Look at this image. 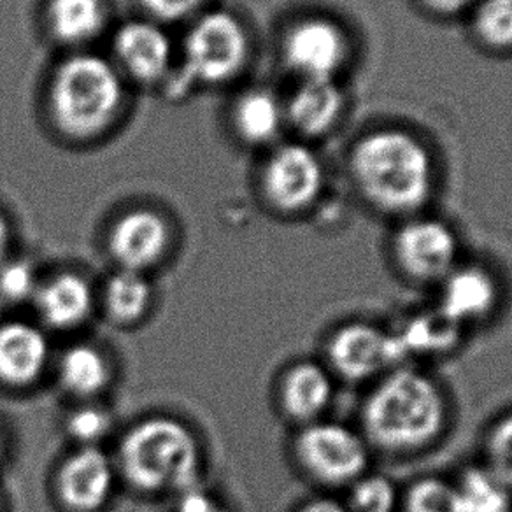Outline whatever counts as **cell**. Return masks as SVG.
<instances>
[{
  "mask_svg": "<svg viewBox=\"0 0 512 512\" xmlns=\"http://www.w3.org/2000/svg\"><path fill=\"white\" fill-rule=\"evenodd\" d=\"M448 425V402L434 377L397 367L374 381L362 406V435L369 446L409 455L434 444Z\"/></svg>",
  "mask_w": 512,
  "mask_h": 512,
  "instance_id": "1",
  "label": "cell"
},
{
  "mask_svg": "<svg viewBox=\"0 0 512 512\" xmlns=\"http://www.w3.org/2000/svg\"><path fill=\"white\" fill-rule=\"evenodd\" d=\"M353 169L367 199L388 213H413L432 192V160L404 132L384 130L365 137L353 153Z\"/></svg>",
  "mask_w": 512,
  "mask_h": 512,
  "instance_id": "2",
  "label": "cell"
},
{
  "mask_svg": "<svg viewBox=\"0 0 512 512\" xmlns=\"http://www.w3.org/2000/svg\"><path fill=\"white\" fill-rule=\"evenodd\" d=\"M199 462L197 439L188 427L171 418L141 421L121 441V472L137 490L148 493H183L192 488Z\"/></svg>",
  "mask_w": 512,
  "mask_h": 512,
  "instance_id": "3",
  "label": "cell"
},
{
  "mask_svg": "<svg viewBox=\"0 0 512 512\" xmlns=\"http://www.w3.org/2000/svg\"><path fill=\"white\" fill-rule=\"evenodd\" d=\"M121 100L120 74L97 55L67 58L51 83V113L72 137L97 136L106 130L120 111Z\"/></svg>",
  "mask_w": 512,
  "mask_h": 512,
  "instance_id": "4",
  "label": "cell"
},
{
  "mask_svg": "<svg viewBox=\"0 0 512 512\" xmlns=\"http://www.w3.org/2000/svg\"><path fill=\"white\" fill-rule=\"evenodd\" d=\"M295 456L313 481L328 488H349L367 474L370 446L362 432L334 421L304 425L295 439Z\"/></svg>",
  "mask_w": 512,
  "mask_h": 512,
  "instance_id": "5",
  "label": "cell"
},
{
  "mask_svg": "<svg viewBox=\"0 0 512 512\" xmlns=\"http://www.w3.org/2000/svg\"><path fill=\"white\" fill-rule=\"evenodd\" d=\"M246 30L228 13L214 11L193 25L183 48L185 83H221L241 71L248 58Z\"/></svg>",
  "mask_w": 512,
  "mask_h": 512,
  "instance_id": "6",
  "label": "cell"
},
{
  "mask_svg": "<svg viewBox=\"0 0 512 512\" xmlns=\"http://www.w3.org/2000/svg\"><path fill=\"white\" fill-rule=\"evenodd\" d=\"M328 370L348 383L377 381L406 365V356L393 330L365 321H349L327 342Z\"/></svg>",
  "mask_w": 512,
  "mask_h": 512,
  "instance_id": "7",
  "label": "cell"
},
{
  "mask_svg": "<svg viewBox=\"0 0 512 512\" xmlns=\"http://www.w3.org/2000/svg\"><path fill=\"white\" fill-rule=\"evenodd\" d=\"M393 258L399 271L420 285H439L458 265V241L442 221H407L393 239Z\"/></svg>",
  "mask_w": 512,
  "mask_h": 512,
  "instance_id": "8",
  "label": "cell"
},
{
  "mask_svg": "<svg viewBox=\"0 0 512 512\" xmlns=\"http://www.w3.org/2000/svg\"><path fill=\"white\" fill-rule=\"evenodd\" d=\"M264 186L269 200L281 211H302L318 199L323 188L320 160L300 144H286L269 158Z\"/></svg>",
  "mask_w": 512,
  "mask_h": 512,
  "instance_id": "9",
  "label": "cell"
},
{
  "mask_svg": "<svg viewBox=\"0 0 512 512\" xmlns=\"http://www.w3.org/2000/svg\"><path fill=\"white\" fill-rule=\"evenodd\" d=\"M500 302V285L483 265H456L439 283L437 309L446 318L465 328L488 320Z\"/></svg>",
  "mask_w": 512,
  "mask_h": 512,
  "instance_id": "10",
  "label": "cell"
},
{
  "mask_svg": "<svg viewBox=\"0 0 512 512\" xmlns=\"http://www.w3.org/2000/svg\"><path fill=\"white\" fill-rule=\"evenodd\" d=\"M171 230L167 221L150 209L123 214L109 235L111 255L121 269L143 272L158 264L169 248Z\"/></svg>",
  "mask_w": 512,
  "mask_h": 512,
  "instance_id": "11",
  "label": "cell"
},
{
  "mask_svg": "<svg viewBox=\"0 0 512 512\" xmlns=\"http://www.w3.org/2000/svg\"><path fill=\"white\" fill-rule=\"evenodd\" d=\"M113 488V462L95 446H85L69 456L58 474L60 498L74 512L99 511Z\"/></svg>",
  "mask_w": 512,
  "mask_h": 512,
  "instance_id": "12",
  "label": "cell"
},
{
  "mask_svg": "<svg viewBox=\"0 0 512 512\" xmlns=\"http://www.w3.org/2000/svg\"><path fill=\"white\" fill-rule=\"evenodd\" d=\"M285 57L304 79L334 78L346 57V39L334 23L307 20L286 37Z\"/></svg>",
  "mask_w": 512,
  "mask_h": 512,
  "instance_id": "13",
  "label": "cell"
},
{
  "mask_svg": "<svg viewBox=\"0 0 512 512\" xmlns=\"http://www.w3.org/2000/svg\"><path fill=\"white\" fill-rule=\"evenodd\" d=\"M114 51L123 69L144 83L165 78L171 67V41L155 23L123 25L114 37Z\"/></svg>",
  "mask_w": 512,
  "mask_h": 512,
  "instance_id": "14",
  "label": "cell"
},
{
  "mask_svg": "<svg viewBox=\"0 0 512 512\" xmlns=\"http://www.w3.org/2000/svg\"><path fill=\"white\" fill-rule=\"evenodd\" d=\"M50 360V342L29 323L11 321L0 327V381L27 386L43 376Z\"/></svg>",
  "mask_w": 512,
  "mask_h": 512,
  "instance_id": "15",
  "label": "cell"
},
{
  "mask_svg": "<svg viewBox=\"0 0 512 512\" xmlns=\"http://www.w3.org/2000/svg\"><path fill=\"white\" fill-rule=\"evenodd\" d=\"M334 376L316 362H299L281 381V406L292 420L309 425L321 420L334 399Z\"/></svg>",
  "mask_w": 512,
  "mask_h": 512,
  "instance_id": "16",
  "label": "cell"
},
{
  "mask_svg": "<svg viewBox=\"0 0 512 512\" xmlns=\"http://www.w3.org/2000/svg\"><path fill=\"white\" fill-rule=\"evenodd\" d=\"M39 314L50 327L67 330L81 325L93 309L90 283L76 272H62L39 286L36 297Z\"/></svg>",
  "mask_w": 512,
  "mask_h": 512,
  "instance_id": "17",
  "label": "cell"
},
{
  "mask_svg": "<svg viewBox=\"0 0 512 512\" xmlns=\"http://www.w3.org/2000/svg\"><path fill=\"white\" fill-rule=\"evenodd\" d=\"M399 339L406 360L446 355L462 341L463 328L446 318L435 307L411 314L402 327L393 330Z\"/></svg>",
  "mask_w": 512,
  "mask_h": 512,
  "instance_id": "18",
  "label": "cell"
},
{
  "mask_svg": "<svg viewBox=\"0 0 512 512\" xmlns=\"http://www.w3.org/2000/svg\"><path fill=\"white\" fill-rule=\"evenodd\" d=\"M341 107L342 93L334 78L304 79L286 107V116L300 132L316 136L334 125Z\"/></svg>",
  "mask_w": 512,
  "mask_h": 512,
  "instance_id": "19",
  "label": "cell"
},
{
  "mask_svg": "<svg viewBox=\"0 0 512 512\" xmlns=\"http://www.w3.org/2000/svg\"><path fill=\"white\" fill-rule=\"evenodd\" d=\"M48 23L58 41L86 43L104 27L106 4L104 0H50Z\"/></svg>",
  "mask_w": 512,
  "mask_h": 512,
  "instance_id": "20",
  "label": "cell"
},
{
  "mask_svg": "<svg viewBox=\"0 0 512 512\" xmlns=\"http://www.w3.org/2000/svg\"><path fill=\"white\" fill-rule=\"evenodd\" d=\"M453 486L456 512H511L512 491L484 465L463 470Z\"/></svg>",
  "mask_w": 512,
  "mask_h": 512,
  "instance_id": "21",
  "label": "cell"
},
{
  "mask_svg": "<svg viewBox=\"0 0 512 512\" xmlns=\"http://www.w3.org/2000/svg\"><path fill=\"white\" fill-rule=\"evenodd\" d=\"M111 369L106 356L90 344H78L65 351L60 360V381L76 397H93L109 383Z\"/></svg>",
  "mask_w": 512,
  "mask_h": 512,
  "instance_id": "22",
  "label": "cell"
},
{
  "mask_svg": "<svg viewBox=\"0 0 512 512\" xmlns=\"http://www.w3.org/2000/svg\"><path fill=\"white\" fill-rule=\"evenodd\" d=\"M285 120L279 100L267 90H253L242 95L234 111L235 128L249 143H269Z\"/></svg>",
  "mask_w": 512,
  "mask_h": 512,
  "instance_id": "23",
  "label": "cell"
},
{
  "mask_svg": "<svg viewBox=\"0 0 512 512\" xmlns=\"http://www.w3.org/2000/svg\"><path fill=\"white\" fill-rule=\"evenodd\" d=\"M107 313L114 320L130 323L143 318L151 304V286L143 272L121 269L107 281L104 290Z\"/></svg>",
  "mask_w": 512,
  "mask_h": 512,
  "instance_id": "24",
  "label": "cell"
},
{
  "mask_svg": "<svg viewBox=\"0 0 512 512\" xmlns=\"http://www.w3.org/2000/svg\"><path fill=\"white\" fill-rule=\"evenodd\" d=\"M344 504L349 512H395L400 505L399 491L388 477L363 474L349 486Z\"/></svg>",
  "mask_w": 512,
  "mask_h": 512,
  "instance_id": "25",
  "label": "cell"
},
{
  "mask_svg": "<svg viewBox=\"0 0 512 512\" xmlns=\"http://www.w3.org/2000/svg\"><path fill=\"white\" fill-rule=\"evenodd\" d=\"M404 512H456L455 486L439 477H423L400 500Z\"/></svg>",
  "mask_w": 512,
  "mask_h": 512,
  "instance_id": "26",
  "label": "cell"
},
{
  "mask_svg": "<svg viewBox=\"0 0 512 512\" xmlns=\"http://www.w3.org/2000/svg\"><path fill=\"white\" fill-rule=\"evenodd\" d=\"M484 467L512 491V413L498 418L484 441Z\"/></svg>",
  "mask_w": 512,
  "mask_h": 512,
  "instance_id": "27",
  "label": "cell"
},
{
  "mask_svg": "<svg viewBox=\"0 0 512 512\" xmlns=\"http://www.w3.org/2000/svg\"><path fill=\"white\" fill-rule=\"evenodd\" d=\"M477 30L491 46H512V0H484L477 13Z\"/></svg>",
  "mask_w": 512,
  "mask_h": 512,
  "instance_id": "28",
  "label": "cell"
},
{
  "mask_svg": "<svg viewBox=\"0 0 512 512\" xmlns=\"http://www.w3.org/2000/svg\"><path fill=\"white\" fill-rule=\"evenodd\" d=\"M111 416L100 407H81L78 411L71 414L67 421V430L76 441L93 446L95 442L104 439L109 430H111Z\"/></svg>",
  "mask_w": 512,
  "mask_h": 512,
  "instance_id": "29",
  "label": "cell"
},
{
  "mask_svg": "<svg viewBox=\"0 0 512 512\" xmlns=\"http://www.w3.org/2000/svg\"><path fill=\"white\" fill-rule=\"evenodd\" d=\"M37 285L36 271L27 262H9L0 269V295L11 302L36 297Z\"/></svg>",
  "mask_w": 512,
  "mask_h": 512,
  "instance_id": "30",
  "label": "cell"
},
{
  "mask_svg": "<svg viewBox=\"0 0 512 512\" xmlns=\"http://www.w3.org/2000/svg\"><path fill=\"white\" fill-rule=\"evenodd\" d=\"M144 9L164 22H176L192 15L204 0H141Z\"/></svg>",
  "mask_w": 512,
  "mask_h": 512,
  "instance_id": "31",
  "label": "cell"
},
{
  "mask_svg": "<svg viewBox=\"0 0 512 512\" xmlns=\"http://www.w3.org/2000/svg\"><path fill=\"white\" fill-rule=\"evenodd\" d=\"M174 512H228L220 500H216L213 495H209L207 491L199 490V488H188L181 493L176 511Z\"/></svg>",
  "mask_w": 512,
  "mask_h": 512,
  "instance_id": "32",
  "label": "cell"
},
{
  "mask_svg": "<svg viewBox=\"0 0 512 512\" xmlns=\"http://www.w3.org/2000/svg\"><path fill=\"white\" fill-rule=\"evenodd\" d=\"M299 512H349L344 502H337L334 498H316L307 502Z\"/></svg>",
  "mask_w": 512,
  "mask_h": 512,
  "instance_id": "33",
  "label": "cell"
},
{
  "mask_svg": "<svg viewBox=\"0 0 512 512\" xmlns=\"http://www.w3.org/2000/svg\"><path fill=\"white\" fill-rule=\"evenodd\" d=\"M11 246V225H9L6 214L0 211V262L8 255Z\"/></svg>",
  "mask_w": 512,
  "mask_h": 512,
  "instance_id": "34",
  "label": "cell"
},
{
  "mask_svg": "<svg viewBox=\"0 0 512 512\" xmlns=\"http://www.w3.org/2000/svg\"><path fill=\"white\" fill-rule=\"evenodd\" d=\"M427 2L432 8L439 9V11L453 13V11L465 8L470 0H427Z\"/></svg>",
  "mask_w": 512,
  "mask_h": 512,
  "instance_id": "35",
  "label": "cell"
},
{
  "mask_svg": "<svg viewBox=\"0 0 512 512\" xmlns=\"http://www.w3.org/2000/svg\"><path fill=\"white\" fill-rule=\"evenodd\" d=\"M2 449H4V444H2V439H0V456H2Z\"/></svg>",
  "mask_w": 512,
  "mask_h": 512,
  "instance_id": "36",
  "label": "cell"
}]
</instances>
